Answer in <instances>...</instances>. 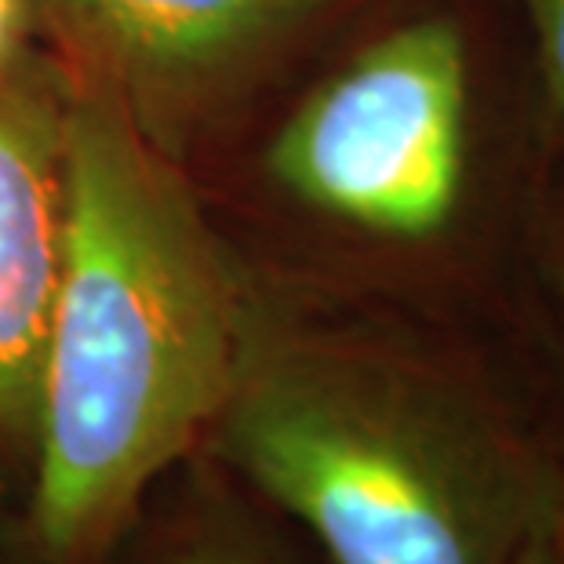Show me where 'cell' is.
<instances>
[{
    "label": "cell",
    "instance_id": "obj_1",
    "mask_svg": "<svg viewBox=\"0 0 564 564\" xmlns=\"http://www.w3.org/2000/svg\"><path fill=\"white\" fill-rule=\"evenodd\" d=\"M324 564H513L564 513V466L470 346L259 281L200 441Z\"/></svg>",
    "mask_w": 564,
    "mask_h": 564
},
{
    "label": "cell",
    "instance_id": "obj_2",
    "mask_svg": "<svg viewBox=\"0 0 564 564\" xmlns=\"http://www.w3.org/2000/svg\"><path fill=\"white\" fill-rule=\"evenodd\" d=\"M256 295L183 161L74 80L66 245L22 496L30 564L110 561L150 491L200 452Z\"/></svg>",
    "mask_w": 564,
    "mask_h": 564
},
{
    "label": "cell",
    "instance_id": "obj_3",
    "mask_svg": "<svg viewBox=\"0 0 564 564\" xmlns=\"http://www.w3.org/2000/svg\"><path fill=\"white\" fill-rule=\"evenodd\" d=\"M481 77L448 11L368 33L292 102L262 175L295 215L379 259H430L477 194Z\"/></svg>",
    "mask_w": 564,
    "mask_h": 564
},
{
    "label": "cell",
    "instance_id": "obj_4",
    "mask_svg": "<svg viewBox=\"0 0 564 564\" xmlns=\"http://www.w3.org/2000/svg\"><path fill=\"white\" fill-rule=\"evenodd\" d=\"M350 0H30L33 33L183 161Z\"/></svg>",
    "mask_w": 564,
    "mask_h": 564
},
{
    "label": "cell",
    "instance_id": "obj_5",
    "mask_svg": "<svg viewBox=\"0 0 564 564\" xmlns=\"http://www.w3.org/2000/svg\"><path fill=\"white\" fill-rule=\"evenodd\" d=\"M74 77L33 41L0 74V496H26L66 245Z\"/></svg>",
    "mask_w": 564,
    "mask_h": 564
},
{
    "label": "cell",
    "instance_id": "obj_6",
    "mask_svg": "<svg viewBox=\"0 0 564 564\" xmlns=\"http://www.w3.org/2000/svg\"><path fill=\"white\" fill-rule=\"evenodd\" d=\"M106 564H324L288 521L204 455L142 502Z\"/></svg>",
    "mask_w": 564,
    "mask_h": 564
},
{
    "label": "cell",
    "instance_id": "obj_7",
    "mask_svg": "<svg viewBox=\"0 0 564 564\" xmlns=\"http://www.w3.org/2000/svg\"><path fill=\"white\" fill-rule=\"evenodd\" d=\"M532 37L535 113L550 147H564V0H518Z\"/></svg>",
    "mask_w": 564,
    "mask_h": 564
},
{
    "label": "cell",
    "instance_id": "obj_8",
    "mask_svg": "<svg viewBox=\"0 0 564 564\" xmlns=\"http://www.w3.org/2000/svg\"><path fill=\"white\" fill-rule=\"evenodd\" d=\"M546 299H550V332H554L557 365L564 371V204L546 248Z\"/></svg>",
    "mask_w": 564,
    "mask_h": 564
},
{
    "label": "cell",
    "instance_id": "obj_9",
    "mask_svg": "<svg viewBox=\"0 0 564 564\" xmlns=\"http://www.w3.org/2000/svg\"><path fill=\"white\" fill-rule=\"evenodd\" d=\"M37 41L30 0H0V74Z\"/></svg>",
    "mask_w": 564,
    "mask_h": 564
},
{
    "label": "cell",
    "instance_id": "obj_10",
    "mask_svg": "<svg viewBox=\"0 0 564 564\" xmlns=\"http://www.w3.org/2000/svg\"><path fill=\"white\" fill-rule=\"evenodd\" d=\"M557 524H546L528 539V543L518 550L513 564H564V550H561V539H557Z\"/></svg>",
    "mask_w": 564,
    "mask_h": 564
},
{
    "label": "cell",
    "instance_id": "obj_11",
    "mask_svg": "<svg viewBox=\"0 0 564 564\" xmlns=\"http://www.w3.org/2000/svg\"><path fill=\"white\" fill-rule=\"evenodd\" d=\"M557 539H561V550H564V513H561V524H557Z\"/></svg>",
    "mask_w": 564,
    "mask_h": 564
},
{
    "label": "cell",
    "instance_id": "obj_12",
    "mask_svg": "<svg viewBox=\"0 0 564 564\" xmlns=\"http://www.w3.org/2000/svg\"><path fill=\"white\" fill-rule=\"evenodd\" d=\"M0 564H4V550H0Z\"/></svg>",
    "mask_w": 564,
    "mask_h": 564
}]
</instances>
